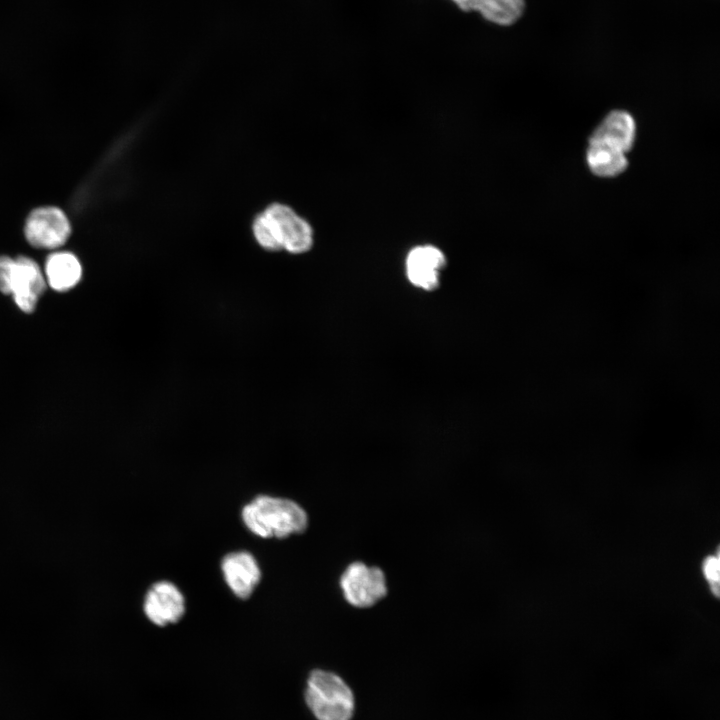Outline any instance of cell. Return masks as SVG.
Returning a JSON list of instances; mask_svg holds the SVG:
<instances>
[{
  "label": "cell",
  "mask_w": 720,
  "mask_h": 720,
  "mask_svg": "<svg viewBox=\"0 0 720 720\" xmlns=\"http://www.w3.org/2000/svg\"><path fill=\"white\" fill-rule=\"evenodd\" d=\"M70 234V222L58 207L46 206L34 209L26 219V239L36 248H59L66 243Z\"/></svg>",
  "instance_id": "8992f818"
},
{
  "label": "cell",
  "mask_w": 720,
  "mask_h": 720,
  "mask_svg": "<svg viewBox=\"0 0 720 720\" xmlns=\"http://www.w3.org/2000/svg\"><path fill=\"white\" fill-rule=\"evenodd\" d=\"M636 123L626 110L610 111L588 139L586 163L598 177H615L628 166L627 153L635 141Z\"/></svg>",
  "instance_id": "6da1fadb"
},
{
  "label": "cell",
  "mask_w": 720,
  "mask_h": 720,
  "mask_svg": "<svg viewBox=\"0 0 720 720\" xmlns=\"http://www.w3.org/2000/svg\"><path fill=\"white\" fill-rule=\"evenodd\" d=\"M221 570L226 584L240 599L249 598L261 578L256 559L247 551L227 554L221 562Z\"/></svg>",
  "instance_id": "9c48e42d"
},
{
  "label": "cell",
  "mask_w": 720,
  "mask_h": 720,
  "mask_svg": "<svg viewBox=\"0 0 720 720\" xmlns=\"http://www.w3.org/2000/svg\"><path fill=\"white\" fill-rule=\"evenodd\" d=\"M446 264L444 254L432 245L413 248L406 259L408 280L423 290H434L439 286L440 272Z\"/></svg>",
  "instance_id": "30bf717a"
},
{
  "label": "cell",
  "mask_w": 720,
  "mask_h": 720,
  "mask_svg": "<svg viewBox=\"0 0 720 720\" xmlns=\"http://www.w3.org/2000/svg\"><path fill=\"white\" fill-rule=\"evenodd\" d=\"M463 11H469L471 0H452Z\"/></svg>",
  "instance_id": "9a60e30c"
},
{
  "label": "cell",
  "mask_w": 720,
  "mask_h": 720,
  "mask_svg": "<svg viewBox=\"0 0 720 720\" xmlns=\"http://www.w3.org/2000/svg\"><path fill=\"white\" fill-rule=\"evenodd\" d=\"M701 571L711 594L718 598L720 595V558L719 548L715 553L707 555L701 563Z\"/></svg>",
  "instance_id": "4fadbf2b"
},
{
  "label": "cell",
  "mask_w": 720,
  "mask_h": 720,
  "mask_svg": "<svg viewBox=\"0 0 720 720\" xmlns=\"http://www.w3.org/2000/svg\"><path fill=\"white\" fill-rule=\"evenodd\" d=\"M147 618L157 626L177 623L185 613V599L171 582L159 581L147 591L144 600Z\"/></svg>",
  "instance_id": "ba28073f"
},
{
  "label": "cell",
  "mask_w": 720,
  "mask_h": 720,
  "mask_svg": "<svg viewBox=\"0 0 720 720\" xmlns=\"http://www.w3.org/2000/svg\"><path fill=\"white\" fill-rule=\"evenodd\" d=\"M45 276L52 289L64 292L80 281L82 267L78 258L71 252H54L46 259Z\"/></svg>",
  "instance_id": "8fae6325"
},
{
  "label": "cell",
  "mask_w": 720,
  "mask_h": 720,
  "mask_svg": "<svg viewBox=\"0 0 720 720\" xmlns=\"http://www.w3.org/2000/svg\"><path fill=\"white\" fill-rule=\"evenodd\" d=\"M14 259L0 256V291L9 294V280Z\"/></svg>",
  "instance_id": "5bb4252c"
},
{
  "label": "cell",
  "mask_w": 720,
  "mask_h": 720,
  "mask_svg": "<svg viewBox=\"0 0 720 720\" xmlns=\"http://www.w3.org/2000/svg\"><path fill=\"white\" fill-rule=\"evenodd\" d=\"M44 290L45 279L38 264L26 256L14 259L9 280V294L13 296L19 309L26 313L33 312Z\"/></svg>",
  "instance_id": "52a82bcc"
},
{
  "label": "cell",
  "mask_w": 720,
  "mask_h": 720,
  "mask_svg": "<svg viewBox=\"0 0 720 720\" xmlns=\"http://www.w3.org/2000/svg\"><path fill=\"white\" fill-rule=\"evenodd\" d=\"M339 583L345 600L357 608L371 607L387 594L383 571L360 561L346 567Z\"/></svg>",
  "instance_id": "5b68a950"
},
{
  "label": "cell",
  "mask_w": 720,
  "mask_h": 720,
  "mask_svg": "<svg viewBox=\"0 0 720 720\" xmlns=\"http://www.w3.org/2000/svg\"><path fill=\"white\" fill-rule=\"evenodd\" d=\"M252 231L257 243L268 251L283 249L291 254H302L313 244L309 223L292 208L280 203H273L258 214Z\"/></svg>",
  "instance_id": "7a4b0ae2"
},
{
  "label": "cell",
  "mask_w": 720,
  "mask_h": 720,
  "mask_svg": "<svg viewBox=\"0 0 720 720\" xmlns=\"http://www.w3.org/2000/svg\"><path fill=\"white\" fill-rule=\"evenodd\" d=\"M305 702L317 720H350L354 696L337 674L316 669L310 672L305 688Z\"/></svg>",
  "instance_id": "277c9868"
},
{
  "label": "cell",
  "mask_w": 720,
  "mask_h": 720,
  "mask_svg": "<svg viewBox=\"0 0 720 720\" xmlns=\"http://www.w3.org/2000/svg\"><path fill=\"white\" fill-rule=\"evenodd\" d=\"M479 12L486 20L511 25L524 10V0H471L469 11Z\"/></svg>",
  "instance_id": "7c38bea8"
},
{
  "label": "cell",
  "mask_w": 720,
  "mask_h": 720,
  "mask_svg": "<svg viewBox=\"0 0 720 720\" xmlns=\"http://www.w3.org/2000/svg\"><path fill=\"white\" fill-rule=\"evenodd\" d=\"M241 517L246 528L262 538H286L304 532L308 526L307 513L298 503L268 495L247 503Z\"/></svg>",
  "instance_id": "3957f363"
}]
</instances>
